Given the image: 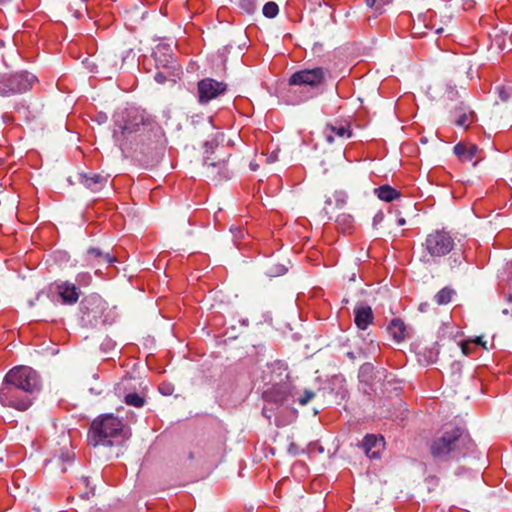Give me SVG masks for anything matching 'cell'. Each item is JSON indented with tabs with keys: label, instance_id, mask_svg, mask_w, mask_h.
<instances>
[{
	"label": "cell",
	"instance_id": "1",
	"mask_svg": "<svg viewBox=\"0 0 512 512\" xmlns=\"http://www.w3.org/2000/svg\"><path fill=\"white\" fill-rule=\"evenodd\" d=\"M226 436L222 423L212 415L175 423L158 437L147 452L137 479V497L207 478L223 457Z\"/></svg>",
	"mask_w": 512,
	"mask_h": 512
},
{
	"label": "cell",
	"instance_id": "2",
	"mask_svg": "<svg viewBox=\"0 0 512 512\" xmlns=\"http://www.w3.org/2000/svg\"><path fill=\"white\" fill-rule=\"evenodd\" d=\"M371 53V48L362 42H346L285 72L271 86V95L279 104H305L326 92L345 70Z\"/></svg>",
	"mask_w": 512,
	"mask_h": 512
},
{
	"label": "cell",
	"instance_id": "3",
	"mask_svg": "<svg viewBox=\"0 0 512 512\" xmlns=\"http://www.w3.org/2000/svg\"><path fill=\"white\" fill-rule=\"evenodd\" d=\"M111 128L114 144L130 165L147 170L160 167L167 139L153 114L139 105L125 104L114 111Z\"/></svg>",
	"mask_w": 512,
	"mask_h": 512
},
{
	"label": "cell",
	"instance_id": "4",
	"mask_svg": "<svg viewBox=\"0 0 512 512\" xmlns=\"http://www.w3.org/2000/svg\"><path fill=\"white\" fill-rule=\"evenodd\" d=\"M42 388L43 380L35 369L25 366L13 367L2 381V406L18 411L28 410L39 399Z\"/></svg>",
	"mask_w": 512,
	"mask_h": 512
},
{
	"label": "cell",
	"instance_id": "5",
	"mask_svg": "<svg viewBox=\"0 0 512 512\" xmlns=\"http://www.w3.org/2000/svg\"><path fill=\"white\" fill-rule=\"evenodd\" d=\"M132 429L123 418L114 415L98 416L88 430V441L93 446L121 448L130 441Z\"/></svg>",
	"mask_w": 512,
	"mask_h": 512
},
{
	"label": "cell",
	"instance_id": "6",
	"mask_svg": "<svg viewBox=\"0 0 512 512\" xmlns=\"http://www.w3.org/2000/svg\"><path fill=\"white\" fill-rule=\"evenodd\" d=\"M459 243L446 229H437L430 233L423 245L424 259L432 266L455 265L459 261Z\"/></svg>",
	"mask_w": 512,
	"mask_h": 512
},
{
	"label": "cell",
	"instance_id": "7",
	"mask_svg": "<svg viewBox=\"0 0 512 512\" xmlns=\"http://www.w3.org/2000/svg\"><path fill=\"white\" fill-rule=\"evenodd\" d=\"M353 455H357V464L367 469L385 464V452L387 448L385 436L375 432H366L357 436L350 444Z\"/></svg>",
	"mask_w": 512,
	"mask_h": 512
},
{
	"label": "cell",
	"instance_id": "8",
	"mask_svg": "<svg viewBox=\"0 0 512 512\" xmlns=\"http://www.w3.org/2000/svg\"><path fill=\"white\" fill-rule=\"evenodd\" d=\"M116 394L128 406L142 408L146 406L148 390L142 381L123 380L116 385Z\"/></svg>",
	"mask_w": 512,
	"mask_h": 512
},
{
	"label": "cell",
	"instance_id": "9",
	"mask_svg": "<svg viewBox=\"0 0 512 512\" xmlns=\"http://www.w3.org/2000/svg\"><path fill=\"white\" fill-rule=\"evenodd\" d=\"M48 296L55 305H74L78 301L81 289L72 282L58 280L49 285Z\"/></svg>",
	"mask_w": 512,
	"mask_h": 512
},
{
	"label": "cell",
	"instance_id": "10",
	"mask_svg": "<svg viewBox=\"0 0 512 512\" xmlns=\"http://www.w3.org/2000/svg\"><path fill=\"white\" fill-rule=\"evenodd\" d=\"M464 436V430L455 427L444 432L434 443V455L436 457H448L451 455V444H459Z\"/></svg>",
	"mask_w": 512,
	"mask_h": 512
},
{
	"label": "cell",
	"instance_id": "11",
	"mask_svg": "<svg viewBox=\"0 0 512 512\" xmlns=\"http://www.w3.org/2000/svg\"><path fill=\"white\" fill-rule=\"evenodd\" d=\"M226 90V84L219 83L214 79H205L198 83V93H200L201 102H209Z\"/></svg>",
	"mask_w": 512,
	"mask_h": 512
},
{
	"label": "cell",
	"instance_id": "12",
	"mask_svg": "<svg viewBox=\"0 0 512 512\" xmlns=\"http://www.w3.org/2000/svg\"><path fill=\"white\" fill-rule=\"evenodd\" d=\"M497 280L504 282L506 284V291L504 294V300L506 303L512 305V259L506 261L502 266L497 275Z\"/></svg>",
	"mask_w": 512,
	"mask_h": 512
},
{
	"label": "cell",
	"instance_id": "13",
	"mask_svg": "<svg viewBox=\"0 0 512 512\" xmlns=\"http://www.w3.org/2000/svg\"><path fill=\"white\" fill-rule=\"evenodd\" d=\"M355 324L361 331H366L371 326L373 321V310L368 305H362L357 306L355 310Z\"/></svg>",
	"mask_w": 512,
	"mask_h": 512
},
{
	"label": "cell",
	"instance_id": "14",
	"mask_svg": "<svg viewBox=\"0 0 512 512\" xmlns=\"http://www.w3.org/2000/svg\"><path fill=\"white\" fill-rule=\"evenodd\" d=\"M376 191H378L376 193H378V198H380L381 200L387 201V202H390V201L396 200V198H399V191H397L396 189L392 188V187L389 186H380Z\"/></svg>",
	"mask_w": 512,
	"mask_h": 512
},
{
	"label": "cell",
	"instance_id": "15",
	"mask_svg": "<svg viewBox=\"0 0 512 512\" xmlns=\"http://www.w3.org/2000/svg\"><path fill=\"white\" fill-rule=\"evenodd\" d=\"M97 512H137V509L135 508V506L133 504H130V502L125 504V502L121 501L120 504H113V506L109 507V508Z\"/></svg>",
	"mask_w": 512,
	"mask_h": 512
},
{
	"label": "cell",
	"instance_id": "16",
	"mask_svg": "<svg viewBox=\"0 0 512 512\" xmlns=\"http://www.w3.org/2000/svg\"><path fill=\"white\" fill-rule=\"evenodd\" d=\"M263 13L265 18L272 20V18H277L278 13H279V8H278L277 4H275V2H268V4H266L263 6Z\"/></svg>",
	"mask_w": 512,
	"mask_h": 512
}]
</instances>
